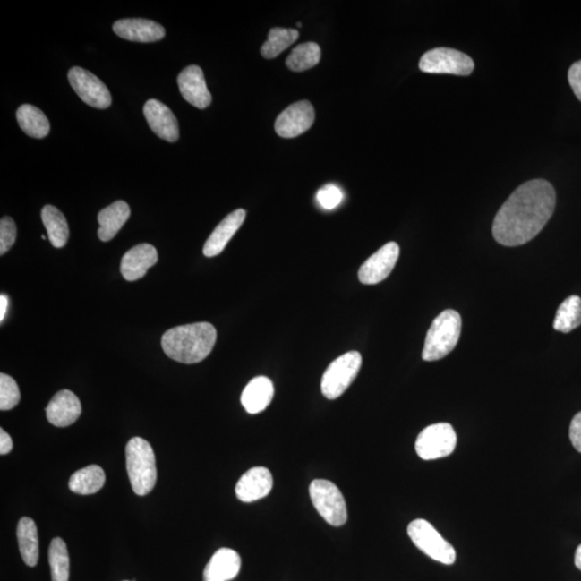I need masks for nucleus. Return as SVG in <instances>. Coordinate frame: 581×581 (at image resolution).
<instances>
[{
  "instance_id": "nucleus-34",
  "label": "nucleus",
  "mask_w": 581,
  "mask_h": 581,
  "mask_svg": "<svg viewBox=\"0 0 581 581\" xmlns=\"http://www.w3.org/2000/svg\"><path fill=\"white\" fill-rule=\"evenodd\" d=\"M568 82L573 92L581 101V61L576 62L568 71Z\"/></svg>"
},
{
  "instance_id": "nucleus-19",
  "label": "nucleus",
  "mask_w": 581,
  "mask_h": 581,
  "mask_svg": "<svg viewBox=\"0 0 581 581\" xmlns=\"http://www.w3.org/2000/svg\"><path fill=\"white\" fill-rule=\"evenodd\" d=\"M246 215L247 213L244 209H237L229 213V215L224 218L220 224H218L209 238L207 239L204 250H202L205 257H217V255L220 254L223 250L226 249L229 241H231L232 237L235 235L238 229L243 226Z\"/></svg>"
},
{
  "instance_id": "nucleus-30",
  "label": "nucleus",
  "mask_w": 581,
  "mask_h": 581,
  "mask_svg": "<svg viewBox=\"0 0 581 581\" xmlns=\"http://www.w3.org/2000/svg\"><path fill=\"white\" fill-rule=\"evenodd\" d=\"M49 563L52 581L69 580V556L66 543L60 537L55 538L50 543Z\"/></svg>"
},
{
  "instance_id": "nucleus-14",
  "label": "nucleus",
  "mask_w": 581,
  "mask_h": 581,
  "mask_svg": "<svg viewBox=\"0 0 581 581\" xmlns=\"http://www.w3.org/2000/svg\"><path fill=\"white\" fill-rule=\"evenodd\" d=\"M274 486L273 475L269 468L259 466L244 473L236 484V495L244 503H252L264 499Z\"/></svg>"
},
{
  "instance_id": "nucleus-31",
  "label": "nucleus",
  "mask_w": 581,
  "mask_h": 581,
  "mask_svg": "<svg viewBox=\"0 0 581 581\" xmlns=\"http://www.w3.org/2000/svg\"><path fill=\"white\" fill-rule=\"evenodd\" d=\"M18 383L6 374H0V410H10L20 403Z\"/></svg>"
},
{
  "instance_id": "nucleus-10",
  "label": "nucleus",
  "mask_w": 581,
  "mask_h": 581,
  "mask_svg": "<svg viewBox=\"0 0 581 581\" xmlns=\"http://www.w3.org/2000/svg\"><path fill=\"white\" fill-rule=\"evenodd\" d=\"M69 83L85 104L93 108L107 109L112 103L108 88L101 80L81 67H73L68 73Z\"/></svg>"
},
{
  "instance_id": "nucleus-33",
  "label": "nucleus",
  "mask_w": 581,
  "mask_h": 581,
  "mask_svg": "<svg viewBox=\"0 0 581 581\" xmlns=\"http://www.w3.org/2000/svg\"><path fill=\"white\" fill-rule=\"evenodd\" d=\"M344 194L338 186L329 184L319 190L317 200L324 209L332 210L343 201Z\"/></svg>"
},
{
  "instance_id": "nucleus-17",
  "label": "nucleus",
  "mask_w": 581,
  "mask_h": 581,
  "mask_svg": "<svg viewBox=\"0 0 581 581\" xmlns=\"http://www.w3.org/2000/svg\"><path fill=\"white\" fill-rule=\"evenodd\" d=\"M158 260L157 249L149 244H137L122 258L121 273L127 281H136L145 277L149 269Z\"/></svg>"
},
{
  "instance_id": "nucleus-38",
  "label": "nucleus",
  "mask_w": 581,
  "mask_h": 581,
  "mask_svg": "<svg viewBox=\"0 0 581 581\" xmlns=\"http://www.w3.org/2000/svg\"><path fill=\"white\" fill-rule=\"evenodd\" d=\"M575 565L576 568L581 570V545L577 548L575 553Z\"/></svg>"
},
{
  "instance_id": "nucleus-8",
  "label": "nucleus",
  "mask_w": 581,
  "mask_h": 581,
  "mask_svg": "<svg viewBox=\"0 0 581 581\" xmlns=\"http://www.w3.org/2000/svg\"><path fill=\"white\" fill-rule=\"evenodd\" d=\"M419 68L428 73L470 76L475 68V64L466 53L449 47H436L421 57Z\"/></svg>"
},
{
  "instance_id": "nucleus-35",
  "label": "nucleus",
  "mask_w": 581,
  "mask_h": 581,
  "mask_svg": "<svg viewBox=\"0 0 581 581\" xmlns=\"http://www.w3.org/2000/svg\"><path fill=\"white\" fill-rule=\"evenodd\" d=\"M569 439L575 449L581 453V412L570 423Z\"/></svg>"
},
{
  "instance_id": "nucleus-5",
  "label": "nucleus",
  "mask_w": 581,
  "mask_h": 581,
  "mask_svg": "<svg viewBox=\"0 0 581 581\" xmlns=\"http://www.w3.org/2000/svg\"><path fill=\"white\" fill-rule=\"evenodd\" d=\"M362 366V355L358 351H350L329 364L325 371L321 391L328 399H336L343 396L353 385Z\"/></svg>"
},
{
  "instance_id": "nucleus-12",
  "label": "nucleus",
  "mask_w": 581,
  "mask_h": 581,
  "mask_svg": "<svg viewBox=\"0 0 581 581\" xmlns=\"http://www.w3.org/2000/svg\"><path fill=\"white\" fill-rule=\"evenodd\" d=\"M313 122L312 105L307 100H302L282 112L276 121L275 130L282 138H295L311 129Z\"/></svg>"
},
{
  "instance_id": "nucleus-15",
  "label": "nucleus",
  "mask_w": 581,
  "mask_h": 581,
  "mask_svg": "<svg viewBox=\"0 0 581 581\" xmlns=\"http://www.w3.org/2000/svg\"><path fill=\"white\" fill-rule=\"evenodd\" d=\"M178 85L184 98L196 108L205 109L211 104V94L201 67L191 65L184 69L179 74Z\"/></svg>"
},
{
  "instance_id": "nucleus-7",
  "label": "nucleus",
  "mask_w": 581,
  "mask_h": 581,
  "mask_svg": "<svg viewBox=\"0 0 581 581\" xmlns=\"http://www.w3.org/2000/svg\"><path fill=\"white\" fill-rule=\"evenodd\" d=\"M408 535L421 551L442 564L456 562L457 553L451 543L442 537L439 531L423 519L414 520L408 525Z\"/></svg>"
},
{
  "instance_id": "nucleus-40",
  "label": "nucleus",
  "mask_w": 581,
  "mask_h": 581,
  "mask_svg": "<svg viewBox=\"0 0 581 581\" xmlns=\"http://www.w3.org/2000/svg\"><path fill=\"white\" fill-rule=\"evenodd\" d=\"M42 239H44V241H46L47 237L45 235H42Z\"/></svg>"
},
{
  "instance_id": "nucleus-18",
  "label": "nucleus",
  "mask_w": 581,
  "mask_h": 581,
  "mask_svg": "<svg viewBox=\"0 0 581 581\" xmlns=\"http://www.w3.org/2000/svg\"><path fill=\"white\" fill-rule=\"evenodd\" d=\"M114 31L125 40L135 42H156L164 38L165 29L154 21L146 19H124L116 21Z\"/></svg>"
},
{
  "instance_id": "nucleus-24",
  "label": "nucleus",
  "mask_w": 581,
  "mask_h": 581,
  "mask_svg": "<svg viewBox=\"0 0 581 581\" xmlns=\"http://www.w3.org/2000/svg\"><path fill=\"white\" fill-rule=\"evenodd\" d=\"M18 124L26 135L45 138L50 132V122L44 112L33 105H22L17 111Z\"/></svg>"
},
{
  "instance_id": "nucleus-21",
  "label": "nucleus",
  "mask_w": 581,
  "mask_h": 581,
  "mask_svg": "<svg viewBox=\"0 0 581 581\" xmlns=\"http://www.w3.org/2000/svg\"><path fill=\"white\" fill-rule=\"evenodd\" d=\"M273 381L260 376L250 381L242 394V404L247 413L255 414L264 412L274 398Z\"/></svg>"
},
{
  "instance_id": "nucleus-6",
  "label": "nucleus",
  "mask_w": 581,
  "mask_h": 581,
  "mask_svg": "<svg viewBox=\"0 0 581 581\" xmlns=\"http://www.w3.org/2000/svg\"><path fill=\"white\" fill-rule=\"evenodd\" d=\"M312 502L320 516L333 526L344 525L348 511L343 493L332 482L316 479L309 487Z\"/></svg>"
},
{
  "instance_id": "nucleus-3",
  "label": "nucleus",
  "mask_w": 581,
  "mask_h": 581,
  "mask_svg": "<svg viewBox=\"0 0 581 581\" xmlns=\"http://www.w3.org/2000/svg\"><path fill=\"white\" fill-rule=\"evenodd\" d=\"M126 468L132 490L137 495H147L156 487L158 479L156 456L149 442L134 437L126 446Z\"/></svg>"
},
{
  "instance_id": "nucleus-22",
  "label": "nucleus",
  "mask_w": 581,
  "mask_h": 581,
  "mask_svg": "<svg viewBox=\"0 0 581 581\" xmlns=\"http://www.w3.org/2000/svg\"><path fill=\"white\" fill-rule=\"evenodd\" d=\"M131 216V208L124 201H115L98 213V237L101 242H110Z\"/></svg>"
},
{
  "instance_id": "nucleus-4",
  "label": "nucleus",
  "mask_w": 581,
  "mask_h": 581,
  "mask_svg": "<svg viewBox=\"0 0 581 581\" xmlns=\"http://www.w3.org/2000/svg\"><path fill=\"white\" fill-rule=\"evenodd\" d=\"M462 319L452 309L442 312L431 323L426 334L423 359L428 362L444 359L456 348L460 339Z\"/></svg>"
},
{
  "instance_id": "nucleus-9",
  "label": "nucleus",
  "mask_w": 581,
  "mask_h": 581,
  "mask_svg": "<svg viewBox=\"0 0 581 581\" xmlns=\"http://www.w3.org/2000/svg\"><path fill=\"white\" fill-rule=\"evenodd\" d=\"M457 446V434L449 423H436L425 428L415 440V451L425 461L450 456Z\"/></svg>"
},
{
  "instance_id": "nucleus-29",
  "label": "nucleus",
  "mask_w": 581,
  "mask_h": 581,
  "mask_svg": "<svg viewBox=\"0 0 581 581\" xmlns=\"http://www.w3.org/2000/svg\"><path fill=\"white\" fill-rule=\"evenodd\" d=\"M300 37L296 30L289 29H271L269 34V39L265 42L261 49V53L265 58H275L284 52Z\"/></svg>"
},
{
  "instance_id": "nucleus-36",
  "label": "nucleus",
  "mask_w": 581,
  "mask_h": 581,
  "mask_svg": "<svg viewBox=\"0 0 581 581\" xmlns=\"http://www.w3.org/2000/svg\"><path fill=\"white\" fill-rule=\"evenodd\" d=\"M13 448L12 437L4 429L0 430V455H8V453L12 452Z\"/></svg>"
},
{
  "instance_id": "nucleus-23",
  "label": "nucleus",
  "mask_w": 581,
  "mask_h": 581,
  "mask_svg": "<svg viewBox=\"0 0 581 581\" xmlns=\"http://www.w3.org/2000/svg\"><path fill=\"white\" fill-rule=\"evenodd\" d=\"M17 536L21 556L30 568L36 567L39 560L38 530L33 519L24 517L19 521Z\"/></svg>"
},
{
  "instance_id": "nucleus-39",
  "label": "nucleus",
  "mask_w": 581,
  "mask_h": 581,
  "mask_svg": "<svg viewBox=\"0 0 581 581\" xmlns=\"http://www.w3.org/2000/svg\"><path fill=\"white\" fill-rule=\"evenodd\" d=\"M297 28H302V23H297Z\"/></svg>"
},
{
  "instance_id": "nucleus-20",
  "label": "nucleus",
  "mask_w": 581,
  "mask_h": 581,
  "mask_svg": "<svg viewBox=\"0 0 581 581\" xmlns=\"http://www.w3.org/2000/svg\"><path fill=\"white\" fill-rule=\"evenodd\" d=\"M241 556L233 549L221 548L206 565L204 581H229L241 572Z\"/></svg>"
},
{
  "instance_id": "nucleus-25",
  "label": "nucleus",
  "mask_w": 581,
  "mask_h": 581,
  "mask_svg": "<svg viewBox=\"0 0 581 581\" xmlns=\"http://www.w3.org/2000/svg\"><path fill=\"white\" fill-rule=\"evenodd\" d=\"M42 222L53 247H65L69 237V227L65 216L56 207L47 205L42 208Z\"/></svg>"
},
{
  "instance_id": "nucleus-41",
  "label": "nucleus",
  "mask_w": 581,
  "mask_h": 581,
  "mask_svg": "<svg viewBox=\"0 0 581 581\" xmlns=\"http://www.w3.org/2000/svg\"><path fill=\"white\" fill-rule=\"evenodd\" d=\"M124 581H129V580H124Z\"/></svg>"
},
{
  "instance_id": "nucleus-1",
  "label": "nucleus",
  "mask_w": 581,
  "mask_h": 581,
  "mask_svg": "<svg viewBox=\"0 0 581 581\" xmlns=\"http://www.w3.org/2000/svg\"><path fill=\"white\" fill-rule=\"evenodd\" d=\"M556 201V191L546 180L534 179L521 184L495 216V241L506 247L529 243L551 220Z\"/></svg>"
},
{
  "instance_id": "nucleus-11",
  "label": "nucleus",
  "mask_w": 581,
  "mask_h": 581,
  "mask_svg": "<svg viewBox=\"0 0 581 581\" xmlns=\"http://www.w3.org/2000/svg\"><path fill=\"white\" fill-rule=\"evenodd\" d=\"M399 257L397 243H388L361 266L359 279L363 285H377L388 278Z\"/></svg>"
},
{
  "instance_id": "nucleus-37",
  "label": "nucleus",
  "mask_w": 581,
  "mask_h": 581,
  "mask_svg": "<svg viewBox=\"0 0 581 581\" xmlns=\"http://www.w3.org/2000/svg\"><path fill=\"white\" fill-rule=\"evenodd\" d=\"M8 308V297L2 295L0 296V321H4V316H6Z\"/></svg>"
},
{
  "instance_id": "nucleus-2",
  "label": "nucleus",
  "mask_w": 581,
  "mask_h": 581,
  "mask_svg": "<svg viewBox=\"0 0 581 581\" xmlns=\"http://www.w3.org/2000/svg\"><path fill=\"white\" fill-rule=\"evenodd\" d=\"M216 341L215 327L210 323L200 322L168 329L163 335L162 348L174 361L195 364L211 354Z\"/></svg>"
},
{
  "instance_id": "nucleus-26",
  "label": "nucleus",
  "mask_w": 581,
  "mask_h": 581,
  "mask_svg": "<svg viewBox=\"0 0 581 581\" xmlns=\"http://www.w3.org/2000/svg\"><path fill=\"white\" fill-rule=\"evenodd\" d=\"M105 482L103 468L98 466H90L73 473L69 481V489L77 494H94L104 487Z\"/></svg>"
},
{
  "instance_id": "nucleus-27",
  "label": "nucleus",
  "mask_w": 581,
  "mask_h": 581,
  "mask_svg": "<svg viewBox=\"0 0 581 581\" xmlns=\"http://www.w3.org/2000/svg\"><path fill=\"white\" fill-rule=\"evenodd\" d=\"M581 324V298L569 296L558 308L553 329L561 333H569L580 327Z\"/></svg>"
},
{
  "instance_id": "nucleus-13",
  "label": "nucleus",
  "mask_w": 581,
  "mask_h": 581,
  "mask_svg": "<svg viewBox=\"0 0 581 581\" xmlns=\"http://www.w3.org/2000/svg\"><path fill=\"white\" fill-rule=\"evenodd\" d=\"M150 129L163 141L175 142L179 140V125L173 111L158 99H149L143 107Z\"/></svg>"
},
{
  "instance_id": "nucleus-28",
  "label": "nucleus",
  "mask_w": 581,
  "mask_h": 581,
  "mask_svg": "<svg viewBox=\"0 0 581 581\" xmlns=\"http://www.w3.org/2000/svg\"><path fill=\"white\" fill-rule=\"evenodd\" d=\"M321 50L316 42L297 46L286 58V66L292 72L301 73L318 65Z\"/></svg>"
},
{
  "instance_id": "nucleus-16",
  "label": "nucleus",
  "mask_w": 581,
  "mask_h": 581,
  "mask_svg": "<svg viewBox=\"0 0 581 581\" xmlns=\"http://www.w3.org/2000/svg\"><path fill=\"white\" fill-rule=\"evenodd\" d=\"M49 423L57 428H66L72 425L82 413L81 403L76 394L69 390H62L56 394L46 409Z\"/></svg>"
},
{
  "instance_id": "nucleus-32",
  "label": "nucleus",
  "mask_w": 581,
  "mask_h": 581,
  "mask_svg": "<svg viewBox=\"0 0 581 581\" xmlns=\"http://www.w3.org/2000/svg\"><path fill=\"white\" fill-rule=\"evenodd\" d=\"M17 238V226L10 217H4L0 221V254L8 252Z\"/></svg>"
}]
</instances>
